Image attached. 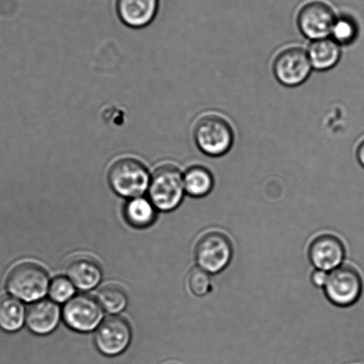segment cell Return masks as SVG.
<instances>
[{"label":"cell","instance_id":"1","mask_svg":"<svg viewBox=\"0 0 364 364\" xmlns=\"http://www.w3.org/2000/svg\"><path fill=\"white\" fill-rule=\"evenodd\" d=\"M49 277L40 264L24 262L16 264L6 277V286L14 298L23 302H37L48 292Z\"/></svg>","mask_w":364,"mask_h":364},{"label":"cell","instance_id":"2","mask_svg":"<svg viewBox=\"0 0 364 364\" xmlns=\"http://www.w3.org/2000/svg\"><path fill=\"white\" fill-rule=\"evenodd\" d=\"M194 139L204 154L220 157L231 149L235 136L231 124L224 117L208 114L198 120Z\"/></svg>","mask_w":364,"mask_h":364},{"label":"cell","instance_id":"3","mask_svg":"<svg viewBox=\"0 0 364 364\" xmlns=\"http://www.w3.org/2000/svg\"><path fill=\"white\" fill-rule=\"evenodd\" d=\"M148 189L151 203L157 210H175L182 203L186 191L182 173L171 165L158 168L151 178Z\"/></svg>","mask_w":364,"mask_h":364},{"label":"cell","instance_id":"4","mask_svg":"<svg viewBox=\"0 0 364 364\" xmlns=\"http://www.w3.org/2000/svg\"><path fill=\"white\" fill-rule=\"evenodd\" d=\"M150 181L146 168L132 158L116 161L109 171V183L112 190L130 199L143 196L149 188Z\"/></svg>","mask_w":364,"mask_h":364},{"label":"cell","instance_id":"5","mask_svg":"<svg viewBox=\"0 0 364 364\" xmlns=\"http://www.w3.org/2000/svg\"><path fill=\"white\" fill-rule=\"evenodd\" d=\"M233 249L231 240L219 231H211L200 237L196 247V259L201 269L218 274L231 262Z\"/></svg>","mask_w":364,"mask_h":364},{"label":"cell","instance_id":"6","mask_svg":"<svg viewBox=\"0 0 364 364\" xmlns=\"http://www.w3.org/2000/svg\"><path fill=\"white\" fill-rule=\"evenodd\" d=\"M323 289L328 301L337 306L348 307L362 296L363 279L355 268L341 266L328 273Z\"/></svg>","mask_w":364,"mask_h":364},{"label":"cell","instance_id":"7","mask_svg":"<svg viewBox=\"0 0 364 364\" xmlns=\"http://www.w3.org/2000/svg\"><path fill=\"white\" fill-rule=\"evenodd\" d=\"M67 326L79 332H90L102 323L104 309L97 299L88 295L74 296L63 310Z\"/></svg>","mask_w":364,"mask_h":364},{"label":"cell","instance_id":"8","mask_svg":"<svg viewBox=\"0 0 364 364\" xmlns=\"http://www.w3.org/2000/svg\"><path fill=\"white\" fill-rule=\"evenodd\" d=\"M274 73L286 87H296L309 79L312 72L309 54L299 47L284 49L274 62Z\"/></svg>","mask_w":364,"mask_h":364},{"label":"cell","instance_id":"9","mask_svg":"<svg viewBox=\"0 0 364 364\" xmlns=\"http://www.w3.org/2000/svg\"><path fill=\"white\" fill-rule=\"evenodd\" d=\"M337 17L328 3L321 0H312L306 3L298 14L300 31L310 40L317 41L327 38Z\"/></svg>","mask_w":364,"mask_h":364},{"label":"cell","instance_id":"10","mask_svg":"<svg viewBox=\"0 0 364 364\" xmlns=\"http://www.w3.org/2000/svg\"><path fill=\"white\" fill-rule=\"evenodd\" d=\"M132 326L124 318L109 316L102 321L95 335L97 349L106 356H117L129 348Z\"/></svg>","mask_w":364,"mask_h":364},{"label":"cell","instance_id":"11","mask_svg":"<svg viewBox=\"0 0 364 364\" xmlns=\"http://www.w3.org/2000/svg\"><path fill=\"white\" fill-rule=\"evenodd\" d=\"M310 262L316 269L331 272L341 266L346 249L341 240L333 235H321L311 242L309 250Z\"/></svg>","mask_w":364,"mask_h":364},{"label":"cell","instance_id":"12","mask_svg":"<svg viewBox=\"0 0 364 364\" xmlns=\"http://www.w3.org/2000/svg\"><path fill=\"white\" fill-rule=\"evenodd\" d=\"M61 309L53 300H38L26 313V324L34 334L46 336L58 328L61 320Z\"/></svg>","mask_w":364,"mask_h":364},{"label":"cell","instance_id":"13","mask_svg":"<svg viewBox=\"0 0 364 364\" xmlns=\"http://www.w3.org/2000/svg\"><path fill=\"white\" fill-rule=\"evenodd\" d=\"M159 0H117L116 9L120 20L129 27L148 26L156 16Z\"/></svg>","mask_w":364,"mask_h":364},{"label":"cell","instance_id":"14","mask_svg":"<svg viewBox=\"0 0 364 364\" xmlns=\"http://www.w3.org/2000/svg\"><path fill=\"white\" fill-rule=\"evenodd\" d=\"M73 285L80 291H87L97 287L102 281V272L94 259L87 257H76L70 261L66 270Z\"/></svg>","mask_w":364,"mask_h":364},{"label":"cell","instance_id":"15","mask_svg":"<svg viewBox=\"0 0 364 364\" xmlns=\"http://www.w3.org/2000/svg\"><path fill=\"white\" fill-rule=\"evenodd\" d=\"M309 58L311 65L317 70H328L337 65L341 59V50L337 42L324 38L314 41L309 46Z\"/></svg>","mask_w":364,"mask_h":364},{"label":"cell","instance_id":"16","mask_svg":"<svg viewBox=\"0 0 364 364\" xmlns=\"http://www.w3.org/2000/svg\"><path fill=\"white\" fill-rule=\"evenodd\" d=\"M26 313L21 300L4 296L0 299V328L8 332L21 330L26 321Z\"/></svg>","mask_w":364,"mask_h":364},{"label":"cell","instance_id":"17","mask_svg":"<svg viewBox=\"0 0 364 364\" xmlns=\"http://www.w3.org/2000/svg\"><path fill=\"white\" fill-rule=\"evenodd\" d=\"M156 208L151 200L142 197L134 198L126 204L124 217L127 222L135 228H146L156 218Z\"/></svg>","mask_w":364,"mask_h":364},{"label":"cell","instance_id":"18","mask_svg":"<svg viewBox=\"0 0 364 364\" xmlns=\"http://www.w3.org/2000/svg\"><path fill=\"white\" fill-rule=\"evenodd\" d=\"M183 185L190 196L201 198L208 196L213 189L214 178L206 168L194 166L186 172Z\"/></svg>","mask_w":364,"mask_h":364},{"label":"cell","instance_id":"19","mask_svg":"<svg viewBox=\"0 0 364 364\" xmlns=\"http://www.w3.org/2000/svg\"><path fill=\"white\" fill-rule=\"evenodd\" d=\"M97 301L106 312L117 314L125 310L129 299L124 289L119 286L111 284L105 286L99 291Z\"/></svg>","mask_w":364,"mask_h":364},{"label":"cell","instance_id":"20","mask_svg":"<svg viewBox=\"0 0 364 364\" xmlns=\"http://www.w3.org/2000/svg\"><path fill=\"white\" fill-rule=\"evenodd\" d=\"M332 40L338 45L348 46L356 41L359 26L355 18L348 15L337 17L331 30Z\"/></svg>","mask_w":364,"mask_h":364},{"label":"cell","instance_id":"21","mask_svg":"<svg viewBox=\"0 0 364 364\" xmlns=\"http://www.w3.org/2000/svg\"><path fill=\"white\" fill-rule=\"evenodd\" d=\"M75 286L68 277H58L50 282L48 293L55 303H67L75 296Z\"/></svg>","mask_w":364,"mask_h":364},{"label":"cell","instance_id":"22","mask_svg":"<svg viewBox=\"0 0 364 364\" xmlns=\"http://www.w3.org/2000/svg\"><path fill=\"white\" fill-rule=\"evenodd\" d=\"M187 285L193 295L206 296L211 291L210 275L199 267H194L189 272Z\"/></svg>","mask_w":364,"mask_h":364},{"label":"cell","instance_id":"23","mask_svg":"<svg viewBox=\"0 0 364 364\" xmlns=\"http://www.w3.org/2000/svg\"><path fill=\"white\" fill-rule=\"evenodd\" d=\"M328 272L316 269L311 275V282L317 288H324L328 280Z\"/></svg>","mask_w":364,"mask_h":364},{"label":"cell","instance_id":"24","mask_svg":"<svg viewBox=\"0 0 364 364\" xmlns=\"http://www.w3.org/2000/svg\"><path fill=\"white\" fill-rule=\"evenodd\" d=\"M356 158L360 166L364 168V139L360 141L356 149Z\"/></svg>","mask_w":364,"mask_h":364}]
</instances>
